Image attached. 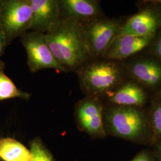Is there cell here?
Returning <instances> with one entry per match:
<instances>
[{
    "mask_svg": "<svg viewBox=\"0 0 161 161\" xmlns=\"http://www.w3.org/2000/svg\"><path fill=\"white\" fill-rule=\"evenodd\" d=\"M158 157H159V161H161V145L159 146L158 149Z\"/></svg>",
    "mask_w": 161,
    "mask_h": 161,
    "instance_id": "21",
    "label": "cell"
},
{
    "mask_svg": "<svg viewBox=\"0 0 161 161\" xmlns=\"http://www.w3.org/2000/svg\"><path fill=\"white\" fill-rule=\"evenodd\" d=\"M104 125L106 133L131 140L142 138L147 130L143 114L131 106L110 107L105 112Z\"/></svg>",
    "mask_w": 161,
    "mask_h": 161,
    "instance_id": "2",
    "label": "cell"
},
{
    "mask_svg": "<svg viewBox=\"0 0 161 161\" xmlns=\"http://www.w3.org/2000/svg\"><path fill=\"white\" fill-rule=\"evenodd\" d=\"M32 9L29 30L46 34L60 19L56 0H28Z\"/></svg>",
    "mask_w": 161,
    "mask_h": 161,
    "instance_id": "8",
    "label": "cell"
},
{
    "mask_svg": "<svg viewBox=\"0 0 161 161\" xmlns=\"http://www.w3.org/2000/svg\"><path fill=\"white\" fill-rule=\"evenodd\" d=\"M110 102L118 106L138 107L146 100L144 90L135 83L128 82L110 95Z\"/></svg>",
    "mask_w": 161,
    "mask_h": 161,
    "instance_id": "12",
    "label": "cell"
},
{
    "mask_svg": "<svg viewBox=\"0 0 161 161\" xmlns=\"http://www.w3.org/2000/svg\"><path fill=\"white\" fill-rule=\"evenodd\" d=\"M31 161H56L51 152L40 137H35L29 142Z\"/></svg>",
    "mask_w": 161,
    "mask_h": 161,
    "instance_id": "16",
    "label": "cell"
},
{
    "mask_svg": "<svg viewBox=\"0 0 161 161\" xmlns=\"http://www.w3.org/2000/svg\"><path fill=\"white\" fill-rule=\"evenodd\" d=\"M60 18L84 23L98 17L100 7L98 1L92 0L58 1Z\"/></svg>",
    "mask_w": 161,
    "mask_h": 161,
    "instance_id": "11",
    "label": "cell"
},
{
    "mask_svg": "<svg viewBox=\"0 0 161 161\" xmlns=\"http://www.w3.org/2000/svg\"><path fill=\"white\" fill-rule=\"evenodd\" d=\"M21 42L27 54L28 65L31 72L44 69H53L58 72L68 70L58 62L47 44L44 34L27 31L21 36Z\"/></svg>",
    "mask_w": 161,
    "mask_h": 161,
    "instance_id": "6",
    "label": "cell"
},
{
    "mask_svg": "<svg viewBox=\"0 0 161 161\" xmlns=\"http://www.w3.org/2000/svg\"><path fill=\"white\" fill-rule=\"evenodd\" d=\"M158 96H159V97L161 98V90L159 92H158Z\"/></svg>",
    "mask_w": 161,
    "mask_h": 161,
    "instance_id": "23",
    "label": "cell"
},
{
    "mask_svg": "<svg viewBox=\"0 0 161 161\" xmlns=\"http://www.w3.org/2000/svg\"><path fill=\"white\" fill-rule=\"evenodd\" d=\"M0 160L2 161H31L30 150L22 143L10 137L0 138Z\"/></svg>",
    "mask_w": 161,
    "mask_h": 161,
    "instance_id": "14",
    "label": "cell"
},
{
    "mask_svg": "<svg viewBox=\"0 0 161 161\" xmlns=\"http://www.w3.org/2000/svg\"><path fill=\"white\" fill-rule=\"evenodd\" d=\"M151 50L156 56L161 60V34L153 42Z\"/></svg>",
    "mask_w": 161,
    "mask_h": 161,
    "instance_id": "18",
    "label": "cell"
},
{
    "mask_svg": "<svg viewBox=\"0 0 161 161\" xmlns=\"http://www.w3.org/2000/svg\"><path fill=\"white\" fill-rule=\"evenodd\" d=\"M44 35L54 57L68 71L79 69L92 56L75 20L60 18Z\"/></svg>",
    "mask_w": 161,
    "mask_h": 161,
    "instance_id": "1",
    "label": "cell"
},
{
    "mask_svg": "<svg viewBox=\"0 0 161 161\" xmlns=\"http://www.w3.org/2000/svg\"><path fill=\"white\" fill-rule=\"evenodd\" d=\"M7 45L8 43L7 41L6 36L0 29V58L3 55Z\"/></svg>",
    "mask_w": 161,
    "mask_h": 161,
    "instance_id": "20",
    "label": "cell"
},
{
    "mask_svg": "<svg viewBox=\"0 0 161 161\" xmlns=\"http://www.w3.org/2000/svg\"><path fill=\"white\" fill-rule=\"evenodd\" d=\"M80 24L83 40L91 56L97 57L103 56L121 28L119 23L114 20L98 17Z\"/></svg>",
    "mask_w": 161,
    "mask_h": 161,
    "instance_id": "5",
    "label": "cell"
},
{
    "mask_svg": "<svg viewBox=\"0 0 161 161\" xmlns=\"http://www.w3.org/2000/svg\"><path fill=\"white\" fill-rule=\"evenodd\" d=\"M75 119L78 129L94 138L106 136L103 104L99 98L87 96L76 104Z\"/></svg>",
    "mask_w": 161,
    "mask_h": 161,
    "instance_id": "7",
    "label": "cell"
},
{
    "mask_svg": "<svg viewBox=\"0 0 161 161\" xmlns=\"http://www.w3.org/2000/svg\"><path fill=\"white\" fill-rule=\"evenodd\" d=\"M155 34L146 36L118 35L104 53L103 58L110 60L122 59L140 52L147 46Z\"/></svg>",
    "mask_w": 161,
    "mask_h": 161,
    "instance_id": "9",
    "label": "cell"
},
{
    "mask_svg": "<svg viewBox=\"0 0 161 161\" xmlns=\"http://www.w3.org/2000/svg\"><path fill=\"white\" fill-rule=\"evenodd\" d=\"M130 73L136 80L146 86H156L161 81V66L154 61L138 62L131 66Z\"/></svg>",
    "mask_w": 161,
    "mask_h": 161,
    "instance_id": "13",
    "label": "cell"
},
{
    "mask_svg": "<svg viewBox=\"0 0 161 161\" xmlns=\"http://www.w3.org/2000/svg\"><path fill=\"white\" fill-rule=\"evenodd\" d=\"M161 25L159 14L146 9L130 18L122 26L118 35L146 36L155 34Z\"/></svg>",
    "mask_w": 161,
    "mask_h": 161,
    "instance_id": "10",
    "label": "cell"
},
{
    "mask_svg": "<svg viewBox=\"0 0 161 161\" xmlns=\"http://www.w3.org/2000/svg\"><path fill=\"white\" fill-rule=\"evenodd\" d=\"M158 14L161 19V4L158 7Z\"/></svg>",
    "mask_w": 161,
    "mask_h": 161,
    "instance_id": "22",
    "label": "cell"
},
{
    "mask_svg": "<svg viewBox=\"0 0 161 161\" xmlns=\"http://www.w3.org/2000/svg\"><path fill=\"white\" fill-rule=\"evenodd\" d=\"M5 64L0 59V102L19 98L29 100L31 94L19 90L4 72Z\"/></svg>",
    "mask_w": 161,
    "mask_h": 161,
    "instance_id": "15",
    "label": "cell"
},
{
    "mask_svg": "<svg viewBox=\"0 0 161 161\" xmlns=\"http://www.w3.org/2000/svg\"><path fill=\"white\" fill-rule=\"evenodd\" d=\"M32 9L28 0H3L0 10V29L8 45L29 31Z\"/></svg>",
    "mask_w": 161,
    "mask_h": 161,
    "instance_id": "4",
    "label": "cell"
},
{
    "mask_svg": "<svg viewBox=\"0 0 161 161\" xmlns=\"http://www.w3.org/2000/svg\"><path fill=\"white\" fill-rule=\"evenodd\" d=\"M78 70L80 86L88 96L98 97L115 88L121 80L119 67L114 62H96Z\"/></svg>",
    "mask_w": 161,
    "mask_h": 161,
    "instance_id": "3",
    "label": "cell"
},
{
    "mask_svg": "<svg viewBox=\"0 0 161 161\" xmlns=\"http://www.w3.org/2000/svg\"><path fill=\"white\" fill-rule=\"evenodd\" d=\"M152 121L155 135L161 137V104L156 105L152 110Z\"/></svg>",
    "mask_w": 161,
    "mask_h": 161,
    "instance_id": "17",
    "label": "cell"
},
{
    "mask_svg": "<svg viewBox=\"0 0 161 161\" xmlns=\"http://www.w3.org/2000/svg\"><path fill=\"white\" fill-rule=\"evenodd\" d=\"M131 161H153L149 153L146 151H143L139 153Z\"/></svg>",
    "mask_w": 161,
    "mask_h": 161,
    "instance_id": "19",
    "label": "cell"
},
{
    "mask_svg": "<svg viewBox=\"0 0 161 161\" xmlns=\"http://www.w3.org/2000/svg\"><path fill=\"white\" fill-rule=\"evenodd\" d=\"M2 1H3V0H0V10H1V4H2Z\"/></svg>",
    "mask_w": 161,
    "mask_h": 161,
    "instance_id": "24",
    "label": "cell"
}]
</instances>
